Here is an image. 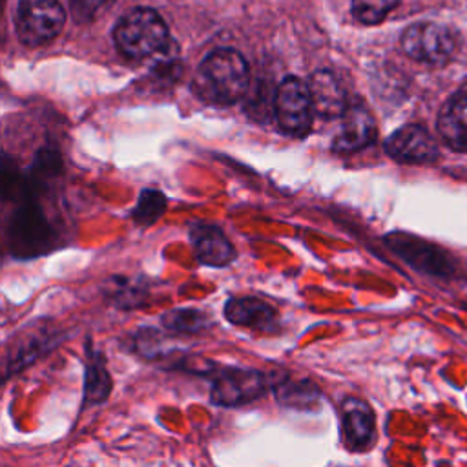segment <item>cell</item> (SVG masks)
<instances>
[{"instance_id":"1","label":"cell","mask_w":467,"mask_h":467,"mask_svg":"<svg viewBox=\"0 0 467 467\" xmlns=\"http://www.w3.org/2000/svg\"><path fill=\"white\" fill-rule=\"evenodd\" d=\"M248 89V64L241 53L223 47L212 51L197 67L193 91L212 104H234Z\"/></svg>"},{"instance_id":"2","label":"cell","mask_w":467,"mask_h":467,"mask_svg":"<svg viewBox=\"0 0 467 467\" xmlns=\"http://www.w3.org/2000/svg\"><path fill=\"white\" fill-rule=\"evenodd\" d=\"M188 374L201 376L210 383V401L217 407L248 405L270 390V372L254 367L221 365L204 361Z\"/></svg>"},{"instance_id":"3","label":"cell","mask_w":467,"mask_h":467,"mask_svg":"<svg viewBox=\"0 0 467 467\" xmlns=\"http://www.w3.org/2000/svg\"><path fill=\"white\" fill-rule=\"evenodd\" d=\"M67 339V330L51 319H33L15 330L2 348V379L24 372Z\"/></svg>"},{"instance_id":"4","label":"cell","mask_w":467,"mask_h":467,"mask_svg":"<svg viewBox=\"0 0 467 467\" xmlns=\"http://www.w3.org/2000/svg\"><path fill=\"white\" fill-rule=\"evenodd\" d=\"M113 40L126 58L142 60L166 46L168 27L157 11L150 7H135L117 22Z\"/></svg>"},{"instance_id":"5","label":"cell","mask_w":467,"mask_h":467,"mask_svg":"<svg viewBox=\"0 0 467 467\" xmlns=\"http://www.w3.org/2000/svg\"><path fill=\"white\" fill-rule=\"evenodd\" d=\"M66 22L64 7L58 0H18L15 27L22 44L42 46L51 42Z\"/></svg>"},{"instance_id":"6","label":"cell","mask_w":467,"mask_h":467,"mask_svg":"<svg viewBox=\"0 0 467 467\" xmlns=\"http://www.w3.org/2000/svg\"><path fill=\"white\" fill-rule=\"evenodd\" d=\"M312 95L299 77H285L274 95V115L283 133L303 137L312 124Z\"/></svg>"},{"instance_id":"7","label":"cell","mask_w":467,"mask_h":467,"mask_svg":"<svg viewBox=\"0 0 467 467\" xmlns=\"http://www.w3.org/2000/svg\"><path fill=\"white\" fill-rule=\"evenodd\" d=\"M401 47L418 62L441 66L452 57L456 42L445 26L436 22H416L403 31Z\"/></svg>"},{"instance_id":"8","label":"cell","mask_w":467,"mask_h":467,"mask_svg":"<svg viewBox=\"0 0 467 467\" xmlns=\"http://www.w3.org/2000/svg\"><path fill=\"white\" fill-rule=\"evenodd\" d=\"M339 421L341 441L348 452H367L374 447L378 438L376 414L365 400L345 396L339 403Z\"/></svg>"},{"instance_id":"9","label":"cell","mask_w":467,"mask_h":467,"mask_svg":"<svg viewBox=\"0 0 467 467\" xmlns=\"http://www.w3.org/2000/svg\"><path fill=\"white\" fill-rule=\"evenodd\" d=\"M385 151L405 164H427L438 157L434 139L420 124H407L390 133L385 140Z\"/></svg>"},{"instance_id":"10","label":"cell","mask_w":467,"mask_h":467,"mask_svg":"<svg viewBox=\"0 0 467 467\" xmlns=\"http://www.w3.org/2000/svg\"><path fill=\"white\" fill-rule=\"evenodd\" d=\"M270 390L275 401L285 409L316 410L321 403V389L310 378H292L286 368L277 367L270 372Z\"/></svg>"},{"instance_id":"11","label":"cell","mask_w":467,"mask_h":467,"mask_svg":"<svg viewBox=\"0 0 467 467\" xmlns=\"http://www.w3.org/2000/svg\"><path fill=\"white\" fill-rule=\"evenodd\" d=\"M51 237L42 213L31 206L20 208L11 226L13 254H16V257H35L46 252Z\"/></svg>"},{"instance_id":"12","label":"cell","mask_w":467,"mask_h":467,"mask_svg":"<svg viewBox=\"0 0 467 467\" xmlns=\"http://www.w3.org/2000/svg\"><path fill=\"white\" fill-rule=\"evenodd\" d=\"M113 390V379L108 370V359L104 350H100L91 337L84 343V383H82V401L84 405L104 403Z\"/></svg>"},{"instance_id":"13","label":"cell","mask_w":467,"mask_h":467,"mask_svg":"<svg viewBox=\"0 0 467 467\" xmlns=\"http://www.w3.org/2000/svg\"><path fill=\"white\" fill-rule=\"evenodd\" d=\"M223 314L226 321L235 327H244V328L261 330V332L275 330L277 310L270 303L254 296L230 297L224 303Z\"/></svg>"},{"instance_id":"14","label":"cell","mask_w":467,"mask_h":467,"mask_svg":"<svg viewBox=\"0 0 467 467\" xmlns=\"http://www.w3.org/2000/svg\"><path fill=\"white\" fill-rule=\"evenodd\" d=\"M339 119L341 124L334 139V148L337 151H356L376 139V122L365 106L352 104Z\"/></svg>"},{"instance_id":"15","label":"cell","mask_w":467,"mask_h":467,"mask_svg":"<svg viewBox=\"0 0 467 467\" xmlns=\"http://www.w3.org/2000/svg\"><path fill=\"white\" fill-rule=\"evenodd\" d=\"M190 243L199 263L206 266H226L235 259V250L221 228L197 223L190 228Z\"/></svg>"},{"instance_id":"16","label":"cell","mask_w":467,"mask_h":467,"mask_svg":"<svg viewBox=\"0 0 467 467\" xmlns=\"http://www.w3.org/2000/svg\"><path fill=\"white\" fill-rule=\"evenodd\" d=\"M438 131L449 148L467 151V84H463L441 108Z\"/></svg>"},{"instance_id":"17","label":"cell","mask_w":467,"mask_h":467,"mask_svg":"<svg viewBox=\"0 0 467 467\" xmlns=\"http://www.w3.org/2000/svg\"><path fill=\"white\" fill-rule=\"evenodd\" d=\"M306 84L312 95L314 111L317 115L325 119H336L341 117L348 108L345 89L334 73L319 69L308 78Z\"/></svg>"},{"instance_id":"18","label":"cell","mask_w":467,"mask_h":467,"mask_svg":"<svg viewBox=\"0 0 467 467\" xmlns=\"http://www.w3.org/2000/svg\"><path fill=\"white\" fill-rule=\"evenodd\" d=\"M126 348L146 361H164L179 350L170 336L155 327H139L126 337Z\"/></svg>"},{"instance_id":"19","label":"cell","mask_w":467,"mask_h":467,"mask_svg":"<svg viewBox=\"0 0 467 467\" xmlns=\"http://www.w3.org/2000/svg\"><path fill=\"white\" fill-rule=\"evenodd\" d=\"M389 244L400 257H403L409 265H412L421 272L436 274V275H443L449 272V265L441 255H432L429 246L414 239H409L403 235H392L389 239Z\"/></svg>"},{"instance_id":"20","label":"cell","mask_w":467,"mask_h":467,"mask_svg":"<svg viewBox=\"0 0 467 467\" xmlns=\"http://www.w3.org/2000/svg\"><path fill=\"white\" fill-rule=\"evenodd\" d=\"M161 327L171 334H199L213 325L212 317L201 308H170L161 314Z\"/></svg>"},{"instance_id":"21","label":"cell","mask_w":467,"mask_h":467,"mask_svg":"<svg viewBox=\"0 0 467 467\" xmlns=\"http://www.w3.org/2000/svg\"><path fill=\"white\" fill-rule=\"evenodd\" d=\"M104 294L108 299L122 310L137 308L146 301L148 288L142 283H137L135 279H124V277H113L106 283Z\"/></svg>"},{"instance_id":"22","label":"cell","mask_w":467,"mask_h":467,"mask_svg":"<svg viewBox=\"0 0 467 467\" xmlns=\"http://www.w3.org/2000/svg\"><path fill=\"white\" fill-rule=\"evenodd\" d=\"M166 210V197L157 190H144L133 208V219L140 224L155 223Z\"/></svg>"},{"instance_id":"23","label":"cell","mask_w":467,"mask_h":467,"mask_svg":"<svg viewBox=\"0 0 467 467\" xmlns=\"http://www.w3.org/2000/svg\"><path fill=\"white\" fill-rule=\"evenodd\" d=\"M398 0H352V15L361 24L381 22L394 7Z\"/></svg>"},{"instance_id":"24","label":"cell","mask_w":467,"mask_h":467,"mask_svg":"<svg viewBox=\"0 0 467 467\" xmlns=\"http://www.w3.org/2000/svg\"><path fill=\"white\" fill-rule=\"evenodd\" d=\"M111 0H69L71 15L77 22H91L100 11L109 5Z\"/></svg>"}]
</instances>
